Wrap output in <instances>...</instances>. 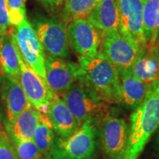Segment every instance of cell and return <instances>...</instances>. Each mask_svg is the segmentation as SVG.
Returning a JSON list of instances; mask_svg holds the SVG:
<instances>
[{"label":"cell","mask_w":159,"mask_h":159,"mask_svg":"<svg viewBox=\"0 0 159 159\" xmlns=\"http://www.w3.org/2000/svg\"><path fill=\"white\" fill-rule=\"evenodd\" d=\"M159 128V80L149 83L144 99L130 116L128 146L124 159H139Z\"/></svg>","instance_id":"6da1fadb"},{"label":"cell","mask_w":159,"mask_h":159,"mask_svg":"<svg viewBox=\"0 0 159 159\" xmlns=\"http://www.w3.org/2000/svg\"><path fill=\"white\" fill-rule=\"evenodd\" d=\"M78 80L90 88L106 104L120 103L118 70L101 53L93 57H80Z\"/></svg>","instance_id":"7a4b0ae2"},{"label":"cell","mask_w":159,"mask_h":159,"mask_svg":"<svg viewBox=\"0 0 159 159\" xmlns=\"http://www.w3.org/2000/svg\"><path fill=\"white\" fill-rule=\"evenodd\" d=\"M98 119L85 121L66 139L55 137L50 156L52 159H95L98 147Z\"/></svg>","instance_id":"3957f363"},{"label":"cell","mask_w":159,"mask_h":159,"mask_svg":"<svg viewBox=\"0 0 159 159\" xmlns=\"http://www.w3.org/2000/svg\"><path fill=\"white\" fill-rule=\"evenodd\" d=\"M61 96L79 125L89 119H99L108 105L78 80Z\"/></svg>","instance_id":"277c9868"},{"label":"cell","mask_w":159,"mask_h":159,"mask_svg":"<svg viewBox=\"0 0 159 159\" xmlns=\"http://www.w3.org/2000/svg\"><path fill=\"white\" fill-rule=\"evenodd\" d=\"M141 51L133 41L123 35L119 30L102 34L99 52L116 67L119 74L132 71Z\"/></svg>","instance_id":"5b68a950"},{"label":"cell","mask_w":159,"mask_h":159,"mask_svg":"<svg viewBox=\"0 0 159 159\" xmlns=\"http://www.w3.org/2000/svg\"><path fill=\"white\" fill-rule=\"evenodd\" d=\"M11 31L24 61L46 80L44 49L33 26L25 18Z\"/></svg>","instance_id":"8992f818"},{"label":"cell","mask_w":159,"mask_h":159,"mask_svg":"<svg viewBox=\"0 0 159 159\" xmlns=\"http://www.w3.org/2000/svg\"><path fill=\"white\" fill-rule=\"evenodd\" d=\"M98 128L102 149L107 159H124L129 137L126 121L105 114Z\"/></svg>","instance_id":"52a82bcc"},{"label":"cell","mask_w":159,"mask_h":159,"mask_svg":"<svg viewBox=\"0 0 159 159\" xmlns=\"http://www.w3.org/2000/svg\"><path fill=\"white\" fill-rule=\"evenodd\" d=\"M121 33L141 50L147 47L143 25V0H116Z\"/></svg>","instance_id":"ba28073f"},{"label":"cell","mask_w":159,"mask_h":159,"mask_svg":"<svg viewBox=\"0 0 159 159\" xmlns=\"http://www.w3.org/2000/svg\"><path fill=\"white\" fill-rule=\"evenodd\" d=\"M43 49L52 57L66 58L69 55L66 29L62 23L52 19H39L33 27Z\"/></svg>","instance_id":"9c48e42d"},{"label":"cell","mask_w":159,"mask_h":159,"mask_svg":"<svg viewBox=\"0 0 159 159\" xmlns=\"http://www.w3.org/2000/svg\"><path fill=\"white\" fill-rule=\"evenodd\" d=\"M69 43L80 57L97 55L102 34L86 19H77L69 23L66 28Z\"/></svg>","instance_id":"30bf717a"},{"label":"cell","mask_w":159,"mask_h":159,"mask_svg":"<svg viewBox=\"0 0 159 159\" xmlns=\"http://www.w3.org/2000/svg\"><path fill=\"white\" fill-rule=\"evenodd\" d=\"M0 99L6 130L13 124L19 114L31 105L20 80L4 74L0 77Z\"/></svg>","instance_id":"8fae6325"},{"label":"cell","mask_w":159,"mask_h":159,"mask_svg":"<svg viewBox=\"0 0 159 159\" xmlns=\"http://www.w3.org/2000/svg\"><path fill=\"white\" fill-rule=\"evenodd\" d=\"M20 83L29 102L33 108L46 114L55 94L50 90L47 81L26 64L19 55Z\"/></svg>","instance_id":"7c38bea8"},{"label":"cell","mask_w":159,"mask_h":159,"mask_svg":"<svg viewBox=\"0 0 159 159\" xmlns=\"http://www.w3.org/2000/svg\"><path fill=\"white\" fill-rule=\"evenodd\" d=\"M46 80L55 94L66 92L78 80L79 63L71 62L62 57H45Z\"/></svg>","instance_id":"4fadbf2b"},{"label":"cell","mask_w":159,"mask_h":159,"mask_svg":"<svg viewBox=\"0 0 159 159\" xmlns=\"http://www.w3.org/2000/svg\"><path fill=\"white\" fill-rule=\"evenodd\" d=\"M46 115L54 132L60 138L66 139L71 136L80 127L78 122L59 95H54Z\"/></svg>","instance_id":"5bb4252c"},{"label":"cell","mask_w":159,"mask_h":159,"mask_svg":"<svg viewBox=\"0 0 159 159\" xmlns=\"http://www.w3.org/2000/svg\"><path fill=\"white\" fill-rule=\"evenodd\" d=\"M86 20L101 34L119 30V16L116 0H100L87 16Z\"/></svg>","instance_id":"9a60e30c"},{"label":"cell","mask_w":159,"mask_h":159,"mask_svg":"<svg viewBox=\"0 0 159 159\" xmlns=\"http://www.w3.org/2000/svg\"><path fill=\"white\" fill-rule=\"evenodd\" d=\"M120 76V103L126 109L134 111L146 96L149 83L139 80L132 71L122 72Z\"/></svg>","instance_id":"2e32d148"},{"label":"cell","mask_w":159,"mask_h":159,"mask_svg":"<svg viewBox=\"0 0 159 159\" xmlns=\"http://www.w3.org/2000/svg\"><path fill=\"white\" fill-rule=\"evenodd\" d=\"M132 73L146 83L159 80V44L147 47L140 52Z\"/></svg>","instance_id":"e0dca14e"},{"label":"cell","mask_w":159,"mask_h":159,"mask_svg":"<svg viewBox=\"0 0 159 159\" xmlns=\"http://www.w3.org/2000/svg\"><path fill=\"white\" fill-rule=\"evenodd\" d=\"M20 52L12 31L2 37L0 43V69L2 74L20 79Z\"/></svg>","instance_id":"ac0fdd59"},{"label":"cell","mask_w":159,"mask_h":159,"mask_svg":"<svg viewBox=\"0 0 159 159\" xmlns=\"http://www.w3.org/2000/svg\"><path fill=\"white\" fill-rule=\"evenodd\" d=\"M41 112L30 105L16 117L7 129L11 139H33Z\"/></svg>","instance_id":"d6986e66"},{"label":"cell","mask_w":159,"mask_h":159,"mask_svg":"<svg viewBox=\"0 0 159 159\" xmlns=\"http://www.w3.org/2000/svg\"><path fill=\"white\" fill-rule=\"evenodd\" d=\"M143 25L147 47L159 44V0L143 1Z\"/></svg>","instance_id":"ffe728a7"},{"label":"cell","mask_w":159,"mask_h":159,"mask_svg":"<svg viewBox=\"0 0 159 159\" xmlns=\"http://www.w3.org/2000/svg\"><path fill=\"white\" fill-rule=\"evenodd\" d=\"M55 133L46 114L41 113L33 139L42 157L48 156L54 144Z\"/></svg>","instance_id":"44dd1931"},{"label":"cell","mask_w":159,"mask_h":159,"mask_svg":"<svg viewBox=\"0 0 159 159\" xmlns=\"http://www.w3.org/2000/svg\"><path fill=\"white\" fill-rule=\"evenodd\" d=\"M100 0H65L64 13L68 22L87 16Z\"/></svg>","instance_id":"7402d4cb"},{"label":"cell","mask_w":159,"mask_h":159,"mask_svg":"<svg viewBox=\"0 0 159 159\" xmlns=\"http://www.w3.org/2000/svg\"><path fill=\"white\" fill-rule=\"evenodd\" d=\"M19 159H41V152L33 139H11Z\"/></svg>","instance_id":"603a6c76"},{"label":"cell","mask_w":159,"mask_h":159,"mask_svg":"<svg viewBox=\"0 0 159 159\" xmlns=\"http://www.w3.org/2000/svg\"><path fill=\"white\" fill-rule=\"evenodd\" d=\"M8 10L10 24L17 26L26 18V0H5Z\"/></svg>","instance_id":"cb8c5ba5"},{"label":"cell","mask_w":159,"mask_h":159,"mask_svg":"<svg viewBox=\"0 0 159 159\" xmlns=\"http://www.w3.org/2000/svg\"><path fill=\"white\" fill-rule=\"evenodd\" d=\"M0 159H19L11 139L0 129Z\"/></svg>","instance_id":"d4e9b609"},{"label":"cell","mask_w":159,"mask_h":159,"mask_svg":"<svg viewBox=\"0 0 159 159\" xmlns=\"http://www.w3.org/2000/svg\"><path fill=\"white\" fill-rule=\"evenodd\" d=\"M11 26L8 10L5 0H0V35L3 36L7 33Z\"/></svg>","instance_id":"484cf974"},{"label":"cell","mask_w":159,"mask_h":159,"mask_svg":"<svg viewBox=\"0 0 159 159\" xmlns=\"http://www.w3.org/2000/svg\"><path fill=\"white\" fill-rule=\"evenodd\" d=\"M37 1L41 2L47 8L55 9L62 5L64 0H37Z\"/></svg>","instance_id":"4316f807"},{"label":"cell","mask_w":159,"mask_h":159,"mask_svg":"<svg viewBox=\"0 0 159 159\" xmlns=\"http://www.w3.org/2000/svg\"><path fill=\"white\" fill-rule=\"evenodd\" d=\"M156 144H157V148L159 150V132L158 134V136H157V139H156Z\"/></svg>","instance_id":"83f0119b"},{"label":"cell","mask_w":159,"mask_h":159,"mask_svg":"<svg viewBox=\"0 0 159 159\" xmlns=\"http://www.w3.org/2000/svg\"><path fill=\"white\" fill-rule=\"evenodd\" d=\"M41 159H52V158L50 154H49V155H48V156H46L42 157V158H41Z\"/></svg>","instance_id":"f1b7e54d"},{"label":"cell","mask_w":159,"mask_h":159,"mask_svg":"<svg viewBox=\"0 0 159 159\" xmlns=\"http://www.w3.org/2000/svg\"><path fill=\"white\" fill-rule=\"evenodd\" d=\"M2 35H0V43H1V39H2Z\"/></svg>","instance_id":"f546056e"},{"label":"cell","mask_w":159,"mask_h":159,"mask_svg":"<svg viewBox=\"0 0 159 159\" xmlns=\"http://www.w3.org/2000/svg\"><path fill=\"white\" fill-rule=\"evenodd\" d=\"M143 1H144V0H143Z\"/></svg>","instance_id":"4dcf8cb0"}]
</instances>
